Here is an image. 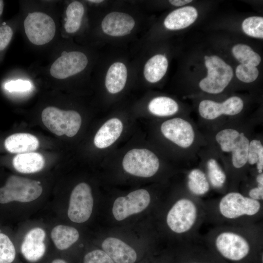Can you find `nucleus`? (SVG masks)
<instances>
[{
	"label": "nucleus",
	"mask_w": 263,
	"mask_h": 263,
	"mask_svg": "<svg viewBox=\"0 0 263 263\" xmlns=\"http://www.w3.org/2000/svg\"><path fill=\"white\" fill-rule=\"evenodd\" d=\"M203 202L206 222L213 226L244 225L263 221V202L237 191H230L220 198Z\"/></svg>",
	"instance_id": "f03ea898"
},
{
	"label": "nucleus",
	"mask_w": 263,
	"mask_h": 263,
	"mask_svg": "<svg viewBox=\"0 0 263 263\" xmlns=\"http://www.w3.org/2000/svg\"><path fill=\"white\" fill-rule=\"evenodd\" d=\"M249 141L243 132L234 146L232 152V163L236 169L243 168L247 162Z\"/></svg>",
	"instance_id": "c85d7f7f"
},
{
	"label": "nucleus",
	"mask_w": 263,
	"mask_h": 263,
	"mask_svg": "<svg viewBox=\"0 0 263 263\" xmlns=\"http://www.w3.org/2000/svg\"><path fill=\"white\" fill-rule=\"evenodd\" d=\"M150 202V195L147 190L137 189L126 196L116 198L113 204L112 212L117 221H122L143 211L148 207Z\"/></svg>",
	"instance_id": "9b49d317"
},
{
	"label": "nucleus",
	"mask_w": 263,
	"mask_h": 263,
	"mask_svg": "<svg viewBox=\"0 0 263 263\" xmlns=\"http://www.w3.org/2000/svg\"><path fill=\"white\" fill-rule=\"evenodd\" d=\"M240 133L234 129H224L217 133L215 139L222 151L226 152H231L239 137Z\"/></svg>",
	"instance_id": "2f4dec72"
},
{
	"label": "nucleus",
	"mask_w": 263,
	"mask_h": 263,
	"mask_svg": "<svg viewBox=\"0 0 263 263\" xmlns=\"http://www.w3.org/2000/svg\"><path fill=\"white\" fill-rule=\"evenodd\" d=\"M41 119L43 124L58 136L65 134L71 137L78 132L81 124V117L77 112L65 111L49 106L42 111Z\"/></svg>",
	"instance_id": "423d86ee"
},
{
	"label": "nucleus",
	"mask_w": 263,
	"mask_h": 263,
	"mask_svg": "<svg viewBox=\"0 0 263 263\" xmlns=\"http://www.w3.org/2000/svg\"><path fill=\"white\" fill-rule=\"evenodd\" d=\"M161 131L164 136L180 147L191 146L194 139V132L187 121L175 118L167 120L161 125Z\"/></svg>",
	"instance_id": "4468645a"
},
{
	"label": "nucleus",
	"mask_w": 263,
	"mask_h": 263,
	"mask_svg": "<svg viewBox=\"0 0 263 263\" xmlns=\"http://www.w3.org/2000/svg\"><path fill=\"white\" fill-rule=\"evenodd\" d=\"M232 51L234 57L241 64L256 67L261 61L259 55L246 45L241 44L235 45L233 47Z\"/></svg>",
	"instance_id": "c756f323"
},
{
	"label": "nucleus",
	"mask_w": 263,
	"mask_h": 263,
	"mask_svg": "<svg viewBox=\"0 0 263 263\" xmlns=\"http://www.w3.org/2000/svg\"><path fill=\"white\" fill-rule=\"evenodd\" d=\"M128 75L125 65L121 62H116L109 67L105 77V86L111 94L120 92L125 86Z\"/></svg>",
	"instance_id": "5701e85b"
},
{
	"label": "nucleus",
	"mask_w": 263,
	"mask_h": 263,
	"mask_svg": "<svg viewBox=\"0 0 263 263\" xmlns=\"http://www.w3.org/2000/svg\"><path fill=\"white\" fill-rule=\"evenodd\" d=\"M207 166V179L213 188L217 189L222 188L226 181V175L216 160H208Z\"/></svg>",
	"instance_id": "7c9ffc66"
},
{
	"label": "nucleus",
	"mask_w": 263,
	"mask_h": 263,
	"mask_svg": "<svg viewBox=\"0 0 263 263\" xmlns=\"http://www.w3.org/2000/svg\"><path fill=\"white\" fill-rule=\"evenodd\" d=\"M88 63V58L83 53L64 52L52 63L50 73L55 78L65 79L83 71Z\"/></svg>",
	"instance_id": "f8f14e48"
},
{
	"label": "nucleus",
	"mask_w": 263,
	"mask_h": 263,
	"mask_svg": "<svg viewBox=\"0 0 263 263\" xmlns=\"http://www.w3.org/2000/svg\"><path fill=\"white\" fill-rule=\"evenodd\" d=\"M236 75L240 80L245 83H250L258 77L259 71L255 66L241 64L236 68Z\"/></svg>",
	"instance_id": "72a5a7b5"
},
{
	"label": "nucleus",
	"mask_w": 263,
	"mask_h": 263,
	"mask_svg": "<svg viewBox=\"0 0 263 263\" xmlns=\"http://www.w3.org/2000/svg\"><path fill=\"white\" fill-rule=\"evenodd\" d=\"M22 263H23L22 262Z\"/></svg>",
	"instance_id": "49530a36"
},
{
	"label": "nucleus",
	"mask_w": 263,
	"mask_h": 263,
	"mask_svg": "<svg viewBox=\"0 0 263 263\" xmlns=\"http://www.w3.org/2000/svg\"><path fill=\"white\" fill-rule=\"evenodd\" d=\"M191 0H170L169 2L173 5L176 6H183L190 2Z\"/></svg>",
	"instance_id": "79ce46f5"
},
{
	"label": "nucleus",
	"mask_w": 263,
	"mask_h": 263,
	"mask_svg": "<svg viewBox=\"0 0 263 263\" xmlns=\"http://www.w3.org/2000/svg\"><path fill=\"white\" fill-rule=\"evenodd\" d=\"M122 165L124 170L132 175L150 177L157 172L159 161L156 155L149 150L134 149L126 154Z\"/></svg>",
	"instance_id": "9d476101"
},
{
	"label": "nucleus",
	"mask_w": 263,
	"mask_h": 263,
	"mask_svg": "<svg viewBox=\"0 0 263 263\" xmlns=\"http://www.w3.org/2000/svg\"><path fill=\"white\" fill-rule=\"evenodd\" d=\"M5 149L13 153L33 152L39 146L38 139L28 133H17L8 136L4 141Z\"/></svg>",
	"instance_id": "6ab92c4d"
},
{
	"label": "nucleus",
	"mask_w": 263,
	"mask_h": 263,
	"mask_svg": "<svg viewBox=\"0 0 263 263\" xmlns=\"http://www.w3.org/2000/svg\"><path fill=\"white\" fill-rule=\"evenodd\" d=\"M12 164L18 172L32 174L38 172L43 169L45 160L41 154L30 152L16 155L13 158Z\"/></svg>",
	"instance_id": "4be33fe9"
},
{
	"label": "nucleus",
	"mask_w": 263,
	"mask_h": 263,
	"mask_svg": "<svg viewBox=\"0 0 263 263\" xmlns=\"http://www.w3.org/2000/svg\"><path fill=\"white\" fill-rule=\"evenodd\" d=\"M21 229L17 246L21 261L23 263H41L53 250L49 228L42 222H33Z\"/></svg>",
	"instance_id": "39448f33"
},
{
	"label": "nucleus",
	"mask_w": 263,
	"mask_h": 263,
	"mask_svg": "<svg viewBox=\"0 0 263 263\" xmlns=\"http://www.w3.org/2000/svg\"><path fill=\"white\" fill-rule=\"evenodd\" d=\"M49 235L53 250L70 259L69 251L80 237L78 230L60 222L49 228Z\"/></svg>",
	"instance_id": "ddd939ff"
},
{
	"label": "nucleus",
	"mask_w": 263,
	"mask_h": 263,
	"mask_svg": "<svg viewBox=\"0 0 263 263\" xmlns=\"http://www.w3.org/2000/svg\"><path fill=\"white\" fill-rule=\"evenodd\" d=\"M196 9L192 6H185L169 13L164 20V25L170 30L182 29L189 26L197 18Z\"/></svg>",
	"instance_id": "412c9836"
},
{
	"label": "nucleus",
	"mask_w": 263,
	"mask_h": 263,
	"mask_svg": "<svg viewBox=\"0 0 263 263\" xmlns=\"http://www.w3.org/2000/svg\"><path fill=\"white\" fill-rule=\"evenodd\" d=\"M257 169L258 173H263V150H261L257 162Z\"/></svg>",
	"instance_id": "a19ab883"
},
{
	"label": "nucleus",
	"mask_w": 263,
	"mask_h": 263,
	"mask_svg": "<svg viewBox=\"0 0 263 263\" xmlns=\"http://www.w3.org/2000/svg\"><path fill=\"white\" fill-rule=\"evenodd\" d=\"M148 108L150 112L154 115L166 116L175 114L178 110V105L172 98L158 96L150 101Z\"/></svg>",
	"instance_id": "bb28decb"
},
{
	"label": "nucleus",
	"mask_w": 263,
	"mask_h": 263,
	"mask_svg": "<svg viewBox=\"0 0 263 263\" xmlns=\"http://www.w3.org/2000/svg\"><path fill=\"white\" fill-rule=\"evenodd\" d=\"M205 222L203 200L190 192L174 201L165 216L167 227L180 239L181 244L199 240V230Z\"/></svg>",
	"instance_id": "7ed1b4c3"
},
{
	"label": "nucleus",
	"mask_w": 263,
	"mask_h": 263,
	"mask_svg": "<svg viewBox=\"0 0 263 263\" xmlns=\"http://www.w3.org/2000/svg\"><path fill=\"white\" fill-rule=\"evenodd\" d=\"M182 263H225L200 239L181 244Z\"/></svg>",
	"instance_id": "dca6fc26"
},
{
	"label": "nucleus",
	"mask_w": 263,
	"mask_h": 263,
	"mask_svg": "<svg viewBox=\"0 0 263 263\" xmlns=\"http://www.w3.org/2000/svg\"><path fill=\"white\" fill-rule=\"evenodd\" d=\"M257 185L263 186V173H258L256 178Z\"/></svg>",
	"instance_id": "37998d69"
},
{
	"label": "nucleus",
	"mask_w": 263,
	"mask_h": 263,
	"mask_svg": "<svg viewBox=\"0 0 263 263\" xmlns=\"http://www.w3.org/2000/svg\"><path fill=\"white\" fill-rule=\"evenodd\" d=\"M252 199L263 202V186L257 185L248 191L247 195Z\"/></svg>",
	"instance_id": "ea45409f"
},
{
	"label": "nucleus",
	"mask_w": 263,
	"mask_h": 263,
	"mask_svg": "<svg viewBox=\"0 0 263 263\" xmlns=\"http://www.w3.org/2000/svg\"><path fill=\"white\" fill-rule=\"evenodd\" d=\"M202 239L221 259L233 263H254L263 259V221L244 225H215Z\"/></svg>",
	"instance_id": "f257e3e1"
},
{
	"label": "nucleus",
	"mask_w": 263,
	"mask_h": 263,
	"mask_svg": "<svg viewBox=\"0 0 263 263\" xmlns=\"http://www.w3.org/2000/svg\"><path fill=\"white\" fill-rule=\"evenodd\" d=\"M23 26L28 39L36 45L48 43L56 34L55 21L50 16L42 12L29 13L24 19Z\"/></svg>",
	"instance_id": "6e6552de"
},
{
	"label": "nucleus",
	"mask_w": 263,
	"mask_h": 263,
	"mask_svg": "<svg viewBox=\"0 0 263 263\" xmlns=\"http://www.w3.org/2000/svg\"><path fill=\"white\" fill-rule=\"evenodd\" d=\"M242 99L237 96H232L223 103H218L210 100H202L199 105L200 115L205 119L212 120L222 114L234 115L243 110Z\"/></svg>",
	"instance_id": "2eb2a0df"
},
{
	"label": "nucleus",
	"mask_w": 263,
	"mask_h": 263,
	"mask_svg": "<svg viewBox=\"0 0 263 263\" xmlns=\"http://www.w3.org/2000/svg\"><path fill=\"white\" fill-rule=\"evenodd\" d=\"M81 263H114L103 250L93 249L85 253Z\"/></svg>",
	"instance_id": "f704fd0d"
},
{
	"label": "nucleus",
	"mask_w": 263,
	"mask_h": 263,
	"mask_svg": "<svg viewBox=\"0 0 263 263\" xmlns=\"http://www.w3.org/2000/svg\"><path fill=\"white\" fill-rule=\"evenodd\" d=\"M4 7V2L3 0H0V19L3 14Z\"/></svg>",
	"instance_id": "c03bdc74"
},
{
	"label": "nucleus",
	"mask_w": 263,
	"mask_h": 263,
	"mask_svg": "<svg viewBox=\"0 0 263 263\" xmlns=\"http://www.w3.org/2000/svg\"><path fill=\"white\" fill-rule=\"evenodd\" d=\"M40 182L36 180L16 175L10 176L3 186L0 188V204H15L25 211L34 210L41 204L43 193Z\"/></svg>",
	"instance_id": "20e7f679"
},
{
	"label": "nucleus",
	"mask_w": 263,
	"mask_h": 263,
	"mask_svg": "<svg viewBox=\"0 0 263 263\" xmlns=\"http://www.w3.org/2000/svg\"><path fill=\"white\" fill-rule=\"evenodd\" d=\"M205 59L207 75L200 81L199 86L203 91L208 93H220L231 81L233 76V70L218 56H206Z\"/></svg>",
	"instance_id": "0eeeda50"
},
{
	"label": "nucleus",
	"mask_w": 263,
	"mask_h": 263,
	"mask_svg": "<svg viewBox=\"0 0 263 263\" xmlns=\"http://www.w3.org/2000/svg\"><path fill=\"white\" fill-rule=\"evenodd\" d=\"M102 248L114 263H134L136 261L135 250L118 238H106L102 243Z\"/></svg>",
	"instance_id": "a211bd4d"
},
{
	"label": "nucleus",
	"mask_w": 263,
	"mask_h": 263,
	"mask_svg": "<svg viewBox=\"0 0 263 263\" xmlns=\"http://www.w3.org/2000/svg\"><path fill=\"white\" fill-rule=\"evenodd\" d=\"M13 35L14 29L11 24L4 23L0 25V61L9 46Z\"/></svg>",
	"instance_id": "c9c22d12"
},
{
	"label": "nucleus",
	"mask_w": 263,
	"mask_h": 263,
	"mask_svg": "<svg viewBox=\"0 0 263 263\" xmlns=\"http://www.w3.org/2000/svg\"><path fill=\"white\" fill-rule=\"evenodd\" d=\"M88 2L94 3H99L103 1V0H88Z\"/></svg>",
	"instance_id": "a18cd8bd"
},
{
	"label": "nucleus",
	"mask_w": 263,
	"mask_h": 263,
	"mask_svg": "<svg viewBox=\"0 0 263 263\" xmlns=\"http://www.w3.org/2000/svg\"><path fill=\"white\" fill-rule=\"evenodd\" d=\"M168 61L166 57L161 54L150 58L144 68V75L146 79L150 83H155L162 78L166 73Z\"/></svg>",
	"instance_id": "b1692460"
},
{
	"label": "nucleus",
	"mask_w": 263,
	"mask_h": 263,
	"mask_svg": "<svg viewBox=\"0 0 263 263\" xmlns=\"http://www.w3.org/2000/svg\"><path fill=\"white\" fill-rule=\"evenodd\" d=\"M94 207V198L91 187L86 183L77 184L69 196L67 216L75 223L82 224L91 217Z\"/></svg>",
	"instance_id": "1a4fd4ad"
},
{
	"label": "nucleus",
	"mask_w": 263,
	"mask_h": 263,
	"mask_svg": "<svg viewBox=\"0 0 263 263\" xmlns=\"http://www.w3.org/2000/svg\"><path fill=\"white\" fill-rule=\"evenodd\" d=\"M244 32L252 37L263 38V18L261 17H250L242 23Z\"/></svg>",
	"instance_id": "473e14b6"
},
{
	"label": "nucleus",
	"mask_w": 263,
	"mask_h": 263,
	"mask_svg": "<svg viewBox=\"0 0 263 263\" xmlns=\"http://www.w3.org/2000/svg\"><path fill=\"white\" fill-rule=\"evenodd\" d=\"M210 184L207 175L201 170L195 169L188 174L187 187L189 192L200 198L209 190Z\"/></svg>",
	"instance_id": "a878e982"
},
{
	"label": "nucleus",
	"mask_w": 263,
	"mask_h": 263,
	"mask_svg": "<svg viewBox=\"0 0 263 263\" xmlns=\"http://www.w3.org/2000/svg\"><path fill=\"white\" fill-rule=\"evenodd\" d=\"M70 261V259L66 256L52 250L41 263H71Z\"/></svg>",
	"instance_id": "58836bf2"
},
{
	"label": "nucleus",
	"mask_w": 263,
	"mask_h": 263,
	"mask_svg": "<svg viewBox=\"0 0 263 263\" xmlns=\"http://www.w3.org/2000/svg\"><path fill=\"white\" fill-rule=\"evenodd\" d=\"M262 150L263 147L260 140L253 139L251 141L249 144L247 162L251 165L256 164Z\"/></svg>",
	"instance_id": "e433bc0d"
},
{
	"label": "nucleus",
	"mask_w": 263,
	"mask_h": 263,
	"mask_svg": "<svg viewBox=\"0 0 263 263\" xmlns=\"http://www.w3.org/2000/svg\"><path fill=\"white\" fill-rule=\"evenodd\" d=\"M84 11V7L81 2L75 0L69 3L66 10L64 23L65 30L67 33L73 34L79 29Z\"/></svg>",
	"instance_id": "393cba45"
},
{
	"label": "nucleus",
	"mask_w": 263,
	"mask_h": 263,
	"mask_svg": "<svg viewBox=\"0 0 263 263\" xmlns=\"http://www.w3.org/2000/svg\"><path fill=\"white\" fill-rule=\"evenodd\" d=\"M32 87L30 81L23 80H11L4 84V88L9 92H25Z\"/></svg>",
	"instance_id": "4c0bfd02"
},
{
	"label": "nucleus",
	"mask_w": 263,
	"mask_h": 263,
	"mask_svg": "<svg viewBox=\"0 0 263 263\" xmlns=\"http://www.w3.org/2000/svg\"><path fill=\"white\" fill-rule=\"evenodd\" d=\"M122 130L123 124L119 119H109L96 132L94 140L95 146L99 149L109 147L118 138Z\"/></svg>",
	"instance_id": "aec40b11"
},
{
	"label": "nucleus",
	"mask_w": 263,
	"mask_h": 263,
	"mask_svg": "<svg viewBox=\"0 0 263 263\" xmlns=\"http://www.w3.org/2000/svg\"><path fill=\"white\" fill-rule=\"evenodd\" d=\"M0 263H22L17 245L2 232H0Z\"/></svg>",
	"instance_id": "cd10ccee"
},
{
	"label": "nucleus",
	"mask_w": 263,
	"mask_h": 263,
	"mask_svg": "<svg viewBox=\"0 0 263 263\" xmlns=\"http://www.w3.org/2000/svg\"><path fill=\"white\" fill-rule=\"evenodd\" d=\"M135 26L133 18L126 13L113 11L103 18L101 28L106 35L113 37H122L131 33Z\"/></svg>",
	"instance_id": "f3484780"
}]
</instances>
